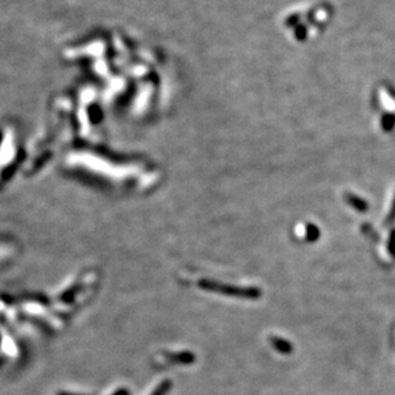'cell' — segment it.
<instances>
[{
    "label": "cell",
    "mask_w": 395,
    "mask_h": 395,
    "mask_svg": "<svg viewBox=\"0 0 395 395\" xmlns=\"http://www.w3.org/2000/svg\"><path fill=\"white\" fill-rule=\"evenodd\" d=\"M113 395H130V392H128V390H126V389H119V390H117V391L114 392Z\"/></svg>",
    "instance_id": "7"
},
{
    "label": "cell",
    "mask_w": 395,
    "mask_h": 395,
    "mask_svg": "<svg viewBox=\"0 0 395 395\" xmlns=\"http://www.w3.org/2000/svg\"><path fill=\"white\" fill-rule=\"evenodd\" d=\"M168 358L174 363L177 365H191L195 360V355L191 352H182V353H174V354H168Z\"/></svg>",
    "instance_id": "3"
},
{
    "label": "cell",
    "mask_w": 395,
    "mask_h": 395,
    "mask_svg": "<svg viewBox=\"0 0 395 395\" xmlns=\"http://www.w3.org/2000/svg\"><path fill=\"white\" fill-rule=\"evenodd\" d=\"M171 386H172V381L171 380H164V381L160 382L157 387L154 389V391L150 395H166L170 391Z\"/></svg>",
    "instance_id": "5"
},
{
    "label": "cell",
    "mask_w": 395,
    "mask_h": 395,
    "mask_svg": "<svg viewBox=\"0 0 395 395\" xmlns=\"http://www.w3.org/2000/svg\"><path fill=\"white\" fill-rule=\"evenodd\" d=\"M319 235H321V233H319L316 225H308L306 227V238L308 241H316L319 238Z\"/></svg>",
    "instance_id": "6"
},
{
    "label": "cell",
    "mask_w": 395,
    "mask_h": 395,
    "mask_svg": "<svg viewBox=\"0 0 395 395\" xmlns=\"http://www.w3.org/2000/svg\"><path fill=\"white\" fill-rule=\"evenodd\" d=\"M271 344L274 345V348L277 350V352L282 353V354H290V353L292 352L291 344L282 338L272 336V338H271Z\"/></svg>",
    "instance_id": "2"
},
{
    "label": "cell",
    "mask_w": 395,
    "mask_h": 395,
    "mask_svg": "<svg viewBox=\"0 0 395 395\" xmlns=\"http://www.w3.org/2000/svg\"><path fill=\"white\" fill-rule=\"evenodd\" d=\"M347 202L350 204V206L354 207L357 211H359V212L367 211V203H366L363 199H360V198L355 196V195L347 194Z\"/></svg>",
    "instance_id": "4"
},
{
    "label": "cell",
    "mask_w": 395,
    "mask_h": 395,
    "mask_svg": "<svg viewBox=\"0 0 395 395\" xmlns=\"http://www.w3.org/2000/svg\"><path fill=\"white\" fill-rule=\"evenodd\" d=\"M59 395H75V394H68V392H60Z\"/></svg>",
    "instance_id": "8"
},
{
    "label": "cell",
    "mask_w": 395,
    "mask_h": 395,
    "mask_svg": "<svg viewBox=\"0 0 395 395\" xmlns=\"http://www.w3.org/2000/svg\"><path fill=\"white\" fill-rule=\"evenodd\" d=\"M198 285L204 290H208L212 292H218L222 295H227V297H235V298H244V299H257L262 295V290L258 287H243V286H235V285H227V284H219V282L212 281V280H201L198 282Z\"/></svg>",
    "instance_id": "1"
}]
</instances>
